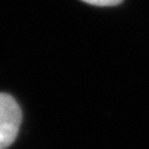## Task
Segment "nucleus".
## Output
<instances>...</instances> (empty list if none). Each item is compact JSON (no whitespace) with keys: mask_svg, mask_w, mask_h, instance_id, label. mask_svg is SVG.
<instances>
[{"mask_svg":"<svg viewBox=\"0 0 149 149\" xmlns=\"http://www.w3.org/2000/svg\"><path fill=\"white\" fill-rule=\"evenodd\" d=\"M81 1L94 6H115L122 3V0H81Z\"/></svg>","mask_w":149,"mask_h":149,"instance_id":"obj_2","label":"nucleus"},{"mask_svg":"<svg viewBox=\"0 0 149 149\" xmlns=\"http://www.w3.org/2000/svg\"><path fill=\"white\" fill-rule=\"evenodd\" d=\"M21 118V109L17 101L8 94L0 93V149H6L13 143Z\"/></svg>","mask_w":149,"mask_h":149,"instance_id":"obj_1","label":"nucleus"}]
</instances>
